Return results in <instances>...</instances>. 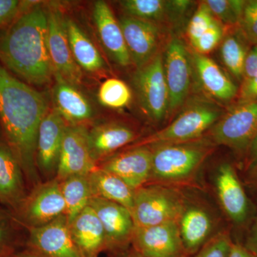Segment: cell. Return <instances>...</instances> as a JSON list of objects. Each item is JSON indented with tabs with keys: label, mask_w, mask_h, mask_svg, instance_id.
Here are the masks:
<instances>
[{
	"label": "cell",
	"mask_w": 257,
	"mask_h": 257,
	"mask_svg": "<svg viewBox=\"0 0 257 257\" xmlns=\"http://www.w3.org/2000/svg\"><path fill=\"white\" fill-rule=\"evenodd\" d=\"M246 1L207 0L204 1L214 18L223 25L239 28Z\"/></svg>",
	"instance_id": "33"
},
{
	"label": "cell",
	"mask_w": 257,
	"mask_h": 257,
	"mask_svg": "<svg viewBox=\"0 0 257 257\" xmlns=\"http://www.w3.org/2000/svg\"><path fill=\"white\" fill-rule=\"evenodd\" d=\"M193 61L201 84L209 95L224 102L237 97L239 87L214 60L195 53Z\"/></svg>",
	"instance_id": "25"
},
{
	"label": "cell",
	"mask_w": 257,
	"mask_h": 257,
	"mask_svg": "<svg viewBox=\"0 0 257 257\" xmlns=\"http://www.w3.org/2000/svg\"><path fill=\"white\" fill-rule=\"evenodd\" d=\"M52 87L53 109L62 116L67 125H84L94 118V110L87 96L72 83L59 74H54Z\"/></svg>",
	"instance_id": "20"
},
{
	"label": "cell",
	"mask_w": 257,
	"mask_h": 257,
	"mask_svg": "<svg viewBox=\"0 0 257 257\" xmlns=\"http://www.w3.org/2000/svg\"><path fill=\"white\" fill-rule=\"evenodd\" d=\"M13 256H12V257H13Z\"/></svg>",
	"instance_id": "48"
},
{
	"label": "cell",
	"mask_w": 257,
	"mask_h": 257,
	"mask_svg": "<svg viewBox=\"0 0 257 257\" xmlns=\"http://www.w3.org/2000/svg\"><path fill=\"white\" fill-rule=\"evenodd\" d=\"M97 167L122 179L136 190L150 182L152 172L151 149L146 146L128 147L108 157Z\"/></svg>",
	"instance_id": "17"
},
{
	"label": "cell",
	"mask_w": 257,
	"mask_h": 257,
	"mask_svg": "<svg viewBox=\"0 0 257 257\" xmlns=\"http://www.w3.org/2000/svg\"><path fill=\"white\" fill-rule=\"evenodd\" d=\"M125 16L156 23L165 21L171 14L179 15L173 1L124 0L119 2Z\"/></svg>",
	"instance_id": "30"
},
{
	"label": "cell",
	"mask_w": 257,
	"mask_h": 257,
	"mask_svg": "<svg viewBox=\"0 0 257 257\" xmlns=\"http://www.w3.org/2000/svg\"><path fill=\"white\" fill-rule=\"evenodd\" d=\"M223 26L224 25L216 19L210 28L192 44L196 53L206 55L212 52L224 38V29Z\"/></svg>",
	"instance_id": "36"
},
{
	"label": "cell",
	"mask_w": 257,
	"mask_h": 257,
	"mask_svg": "<svg viewBox=\"0 0 257 257\" xmlns=\"http://www.w3.org/2000/svg\"><path fill=\"white\" fill-rule=\"evenodd\" d=\"M26 230L24 249L29 252L40 257H82L64 214L45 226Z\"/></svg>",
	"instance_id": "9"
},
{
	"label": "cell",
	"mask_w": 257,
	"mask_h": 257,
	"mask_svg": "<svg viewBox=\"0 0 257 257\" xmlns=\"http://www.w3.org/2000/svg\"><path fill=\"white\" fill-rule=\"evenodd\" d=\"M131 244L145 257H189L181 239L178 222L135 226Z\"/></svg>",
	"instance_id": "14"
},
{
	"label": "cell",
	"mask_w": 257,
	"mask_h": 257,
	"mask_svg": "<svg viewBox=\"0 0 257 257\" xmlns=\"http://www.w3.org/2000/svg\"><path fill=\"white\" fill-rule=\"evenodd\" d=\"M0 64L29 85L42 87L52 82L47 10L38 5L28 8L3 29Z\"/></svg>",
	"instance_id": "2"
},
{
	"label": "cell",
	"mask_w": 257,
	"mask_h": 257,
	"mask_svg": "<svg viewBox=\"0 0 257 257\" xmlns=\"http://www.w3.org/2000/svg\"><path fill=\"white\" fill-rule=\"evenodd\" d=\"M218 199L225 214L237 226L249 219L251 205L234 167L228 162L219 166L214 177Z\"/></svg>",
	"instance_id": "16"
},
{
	"label": "cell",
	"mask_w": 257,
	"mask_h": 257,
	"mask_svg": "<svg viewBox=\"0 0 257 257\" xmlns=\"http://www.w3.org/2000/svg\"><path fill=\"white\" fill-rule=\"evenodd\" d=\"M96 167L89 148L87 126L67 125L55 179L61 182L72 176L89 175Z\"/></svg>",
	"instance_id": "12"
},
{
	"label": "cell",
	"mask_w": 257,
	"mask_h": 257,
	"mask_svg": "<svg viewBox=\"0 0 257 257\" xmlns=\"http://www.w3.org/2000/svg\"><path fill=\"white\" fill-rule=\"evenodd\" d=\"M246 181L250 185L257 187V165L251 170L248 171Z\"/></svg>",
	"instance_id": "44"
},
{
	"label": "cell",
	"mask_w": 257,
	"mask_h": 257,
	"mask_svg": "<svg viewBox=\"0 0 257 257\" xmlns=\"http://www.w3.org/2000/svg\"><path fill=\"white\" fill-rule=\"evenodd\" d=\"M215 20L204 2L199 5L187 27V36L192 45L210 28Z\"/></svg>",
	"instance_id": "34"
},
{
	"label": "cell",
	"mask_w": 257,
	"mask_h": 257,
	"mask_svg": "<svg viewBox=\"0 0 257 257\" xmlns=\"http://www.w3.org/2000/svg\"><path fill=\"white\" fill-rule=\"evenodd\" d=\"M138 135L127 125L100 123L88 128V141L96 165L136 140Z\"/></svg>",
	"instance_id": "22"
},
{
	"label": "cell",
	"mask_w": 257,
	"mask_h": 257,
	"mask_svg": "<svg viewBox=\"0 0 257 257\" xmlns=\"http://www.w3.org/2000/svg\"><path fill=\"white\" fill-rule=\"evenodd\" d=\"M27 230L14 214L0 207V257H12L25 247Z\"/></svg>",
	"instance_id": "31"
},
{
	"label": "cell",
	"mask_w": 257,
	"mask_h": 257,
	"mask_svg": "<svg viewBox=\"0 0 257 257\" xmlns=\"http://www.w3.org/2000/svg\"><path fill=\"white\" fill-rule=\"evenodd\" d=\"M164 72L169 92V112L178 109L188 96L192 78L190 57L182 40L174 38L163 56Z\"/></svg>",
	"instance_id": "11"
},
{
	"label": "cell",
	"mask_w": 257,
	"mask_h": 257,
	"mask_svg": "<svg viewBox=\"0 0 257 257\" xmlns=\"http://www.w3.org/2000/svg\"><path fill=\"white\" fill-rule=\"evenodd\" d=\"M257 165V133L246 152V168L251 170Z\"/></svg>",
	"instance_id": "42"
},
{
	"label": "cell",
	"mask_w": 257,
	"mask_h": 257,
	"mask_svg": "<svg viewBox=\"0 0 257 257\" xmlns=\"http://www.w3.org/2000/svg\"><path fill=\"white\" fill-rule=\"evenodd\" d=\"M72 239L82 257H99L106 251L105 234L90 206L83 209L69 224Z\"/></svg>",
	"instance_id": "23"
},
{
	"label": "cell",
	"mask_w": 257,
	"mask_h": 257,
	"mask_svg": "<svg viewBox=\"0 0 257 257\" xmlns=\"http://www.w3.org/2000/svg\"><path fill=\"white\" fill-rule=\"evenodd\" d=\"M256 133L257 101L236 103L208 132V138L216 146L246 153Z\"/></svg>",
	"instance_id": "6"
},
{
	"label": "cell",
	"mask_w": 257,
	"mask_h": 257,
	"mask_svg": "<svg viewBox=\"0 0 257 257\" xmlns=\"http://www.w3.org/2000/svg\"><path fill=\"white\" fill-rule=\"evenodd\" d=\"M223 114L222 109L215 103L195 99L187 104L171 124L133 146L150 147L198 140L210 130Z\"/></svg>",
	"instance_id": "4"
},
{
	"label": "cell",
	"mask_w": 257,
	"mask_h": 257,
	"mask_svg": "<svg viewBox=\"0 0 257 257\" xmlns=\"http://www.w3.org/2000/svg\"><path fill=\"white\" fill-rule=\"evenodd\" d=\"M232 241L227 232L214 235L199 251L189 257H228Z\"/></svg>",
	"instance_id": "35"
},
{
	"label": "cell",
	"mask_w": 257,
	"mask_h": 257,
	"mask_svg": "<svg viewBox=\"0 0 257 257\" xmlns=\"http://www.w3.org/2000/svg\"><path fill=\"white\" fill-rule=\"evenodd\" d=\"M228 257H257L248 251L243 245L232 243L229 256Z\"/></svg>",
	"instance_id": "43"
},
{
	"label": "cell",
	"mask_w": 257,
	"mask_h": 257,
	"mask_svg": "<svg viewBox=\"0 0 257 257\" xmlns=\"http://www.w3.org/2000/svg\"><path fill=\"white\" fill-rule=\"evenodd\" d=\"M119 22L132 63L141 68L159 53L160 28L156 23L128 16Z\"/></svg>",
	"instance_id": "18"
},
{
	"label": "cell",
	"mask_w": 257,
	"mask_h": 257,
	"mask_svg": "<svg viewBox=\"0 0 257 257\" xmlns=\"http://www.w3.org/2000/svg\"><path fill=\"white\" fill-rule=\"evenodd\" d=\"M48 49L54 74L78 86L82 80V71L74 60L65 26V18L58 9L47 10Z\"/></svg>",
	"instance_id": "15"
},
{
	"label": "cell",
	"mask_w": 257,
	"mask_h": 257,
	"mask_svg": "<svg viewBox=\"0 0 257 257\" xmlns=\"http://www.w3.org/2000/svg\"><path fill=\"white\" fill-rule=\"evenodd\" d=\"M23 3L18 0H0V29L10 25L25 10Z\"/></svg>",
	"instance_id": "38"
},
{
	"label": "cell",
	"mask_w": 257,
	"mask_h": 257,
	"mask_svg": "<svg viewBox=\"0 0 257 257\" xmlns=\"http://www.w3.org/2000/svg\"><path fill=\"white\" fill-rule=\"evenodd\" d=\"M133 85L145 114L155 121L165 119L169 112V92L162 54L159 52L150 62L137 69Z\"/></svg>",
	"instance_id": "8"
},
{
	"label": "cell",
	"mask_w": 257,
	"mask_h": 257,
	"mask_svg": "<svg viewBox=\"0 0 257 257\" xmlns=\"http://www.w3.org/2000/svg\"><path fill=\"white\" fill-rule=\"evenodd\" d=\"M215 147L208 138L150 147L152 172L148 184L171 186L187 182L196 175Z\"/></svg>",
	"instance_id": "3"
},
{
	"label": "cell",
	"mask_w": 257,
	"mask_h": 257,
	"mask_svg": "<svg viewBox=\"0 0 257 257\" xmlns=\"http://www.w3.org/2000/svg\"><path fill=\"white\" fill-rule=\"evenodd\" d=\"M93 19L99 40L109 57L121 67L132 64L119 22L115 18L109 5L96 1L93 8Z\"/></svg>",
	"instance_id": "21"
},
{
	"label": "cell",
	"mask_w": 257,
	"mask_h": 257,
	"mask_svg": "<svg viewBox=\"0 0 257 257\" xmlns=\"http://www.w3.org/2000/svg\"><path fill=\"white\" fill-rule=\"evenodd\" d=\"M13 257H40L37 256V255L33 254V253L29 252L28 251L25 249L20 250L18 253H15L13 255Z\"/></svg>",
	"instance_id": "46"
},
{
	"label": "cell",
	"mask_w": 257,
	"mask_h": 257,
	"mask_svg": "<svg viewBox=\"0 0 257 257\" xmlns=\"http://www.w3.org/2000/svg\"><path fill=\"white\" fill-rule=\"evenodd\" d=\"M178 225L181 239L188 256L199 251L213 236L212 217L200 206L186 204Z\"/></svg>",
	"instance_id": "24"
},
{
	"label": "cell",
	"mask_w": 257,
	"mask_h": 257,
	"mask_svg": "<svg viewBox=\"0 0 257 257\" xmlns=\"http://www.w3.org/2000/svg\"><path fill=\"white\" fill-rule=\"evenodd\" d=\"M65 26L69 46L79 68L94 74L106 71V64L100 52L79 25L74 20L65 18Z\"/></svg>",
	"instance_id": "26"
},
{
	"label": "cell",
	"mask_w": 257,
	"mask_h": 257,
	"mask_svg": "<svg viewBox=\"0 0 257 257\" xmlns=\"http://www.w3.org/2000/svg\"><path fill=\"white\" fill-rule=\"evenodd\" d=\"M67 123L52 108L42 119L37 135L36 165L42 182L55 179Z\"/></svg>",
	"instance_id": "13"
},
{
	"label": "cell",
	"mask_w": 257,
	"mask_h": 257,
	"mask_svg": "<svg viewBox=\"0 0 257 257\" xmlns=\"http://www.w3.org/2000/svg\"><path fill=\"white\" fill-rule=\"evenodd\" d=\"M89 206L95 211L104 229L106 251L114 255L127 249L135 227L131 211L119 204L98 197H92Z\"/></svg>",
	"instance_id": "10"
},
{
	"label": "cell",
	"mask_w": 257,
	"mask_h": 257,
	"mask_svg": "<svg viewBox=\"0 0 257 257\" xmlns=\"http://www.w3.org/2000/svg\"><path fill=\"white\" fill-rule=\"evenodd\" d=\"M249 44L239 28L227 34L221 42V60L230 74L239 81L243 79V66Z\"/></svg>",
	"instance_id": "29"
},
{
	"label": "cell",
	"mask_w": 257,
	"mask_h": 257,
	"mask_svg": "<svg viewBox=\"0 0 257 257\" xmlns=\"http://www.w3.org/2000/svg\"><path fill=\"white\" fill-rule=\"evenodd\" d=\"M248 251L257 256V216L243 245Z\"/></svg>",
	"instance_id": "41"
},
{
	"label": "cell",
	"mask_w": 257,
	"mask_h": 257,
	"mask_svg": "<svg viewBox=\"0 0 257 257\" xmlns=\"http://www.w3.org/2000/svg\"><path fill=\"white\" fill-rule=\"evenodd\" d=\"M111 257H145L143 255L137 252L133 248H127L122 252L116 253V254L111 255Z\"/></svg>",
	"instance_id": "45"
},
{
	"label": "cell",
	"mask_w": 257,
	"mask_h": 257,
	"mask_svg": "<svg viewBox=\"0 0 257 257\" xmlns=\"http://www.w3.org/2000/svg\"><path fill=\"white\" fill-rule=\"evenodd\" d=\"M257 77V45L248 51L243 66V79Z\"/></svg>",
	"instance_id": "40"
},
{
	"label": "cell",
	"mask_w": 257,
	"mask_h": 257,
	"mask_svg": "<svg viewBox=\"0 0 257 257\" xmlns=\"http://www.w3.org/2000/svg\"><path fill=\"white\" fill-rule=\"evenodd\" d=\"M239 30L251 45H257V0L246 1Z\"/></svg>",
	"instance_id": "37"
},
{
	"label": "cell",
	"mask_w": 257,
	"mask_h": 257,
	"mask_svg": "<svg viewBox=\"0 0 257 257\" xmlns=\"http://www.w3.org/2000/svg\"><path fill=\"white\" fill-rule=\"evenodd\" d=\"M28 192L21 165L0 132V206L14 214Z\"/></svg>",
	"instance_id": "19"
},
{
	"label": "cell",
	"mask_w": 257,
	"mask_h": 257,
	"mask_svg": "<svg viewBox=\"0 0 257 257\" xmlns=\"http://www.w3.org/2000/svg\"><path fill=\"white\" fill-rule=\"evenodd\" d=\"M48 98L0 64V132L18 159L29 191L42 182L36 165L37 135Z\"/></svg>",
	"instance_id": "1"
},
{
	"label": "cell",
	"mask_w": 257,
	"mask_h": 257,
	"mask_svg": "<svg viewBox=\"0 0 257 257\" xmlns=\"http://www.w3.org/2000/svg\"><path fill=\"white\" fill-rule=\"evenodd\" d=\"M65 203V214L68 223L89 206L92 198L89 175L69 177L60 182Z\"/></svg>",
	"instance_id": "28"
},
{
	"label": "cell",
	"mask_w": 257,
	"mask_h": 257,
	"mask_svg": "<svg viewBox=\"0 0 257 257\" xmlns=\"http://www.w3.org/2000/svg\"><path fill=\"white\" fill-rule=\"evenodd\" d=\"M0 207H1V206H0Z\"/></svg>",
	"instance_id": "47"
},
{
	"label": "cell",
	"mask_w": 257,
	"mask_h": 257,
	"mask_svg": "<svg viewBox=\"0 0 257 257\" xmlns=\"http://www.w3.org/2000/svg\"><path fill=\"white\" fill-rule=\"evenodd\" d=\"M60 182H42L29 191L14 216L25 229L40 227L65 214Z\"/></svg>",
	"instance_id": "7"
},
{
	"label": "cell",
	"mask_w": 257,
	"mask_h": 257,
	"mask_svg": "<svg viewBox=\"0 0 257 257\" xmlns=\"http://www.w3.org/2000/svg\"><path fill=\"white\" fill-rule=\"evenodd\" d=\"M97 95L101 105L111 109L126 107L133 99L130 87L121 79L116 78L107 79L103 82Z\"/></svg>",
	"instance_id": "32"
},
{
	"label": "cell",
	"mask_w": 257,
	"mask_h": 257,
	"mask_svg": "<svg viewBox=\"0 0 257 257\" xmlns=\"http://www.w3.org/2000/svg\"><path fill=\"white\" fill-rule=\"evenodd\" d=\"M185 204L182 194L171 186L145 184L135 190L131 210L135 226L178 222Z\"/></svg>",
	"instance_id": "5"
},
{
	"label": "cell",
	"mask_w": 257,
	"mask_h": 257,
	"mask_svg": "<svg viewBox=\"0 0 257 257\" xmlns=\"http://www.w3.org/2000/svg\"><path fill=\"white\" fill-rule=\"evenodd\" d=\"M236 103L257 101V77L245 78L241 81Z\"/></svg>",
	"instance_id": "39"
},
{
	"label": "cell",
	"mask_w": 257,
	"mask_h": 257,
	"mask_svg": "<svg viewBox=\"0 0 257 257\" xmlns=\"http://www.w3.org/2000/svg\"><path fill=\"white\" fill-rule=\"evenodd\" d=\"M92 197L101 198L122 205L131 211L135 190L117 176L96 167L89 174Z\"/></svg>",
	"instance_id": "27"
}]
</instances>
